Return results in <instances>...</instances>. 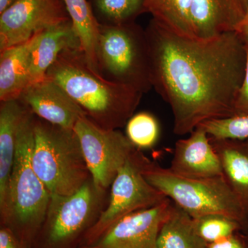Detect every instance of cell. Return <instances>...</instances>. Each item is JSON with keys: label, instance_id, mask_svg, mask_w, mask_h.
I'll list each match as a JSON object with an SVG mask.
<instances>
[{"label": "cell", "instance_id": "obj_1", "mask_svg": "<svg viewBox=\"0 0 248 248\" xmlns=\"http://www.w3.org/2000/svg\"><path fill=\"white\" fill-rule=\"evenodd\" d=\"M146 32L152 85L170 107L175 135L235 115L247 62L246 45L237 32L199 40L178 35L153 19Z\"/></svg>", "mask_w": 248, "mask_h": 248}, {"label": "cell", "instance_id": "obj_2", "mask_svg": "<svg viewBox=\"0 0 248 248\" xmlns=\"http://www.w3.org/2000/svg\"><path fill=\"white\" fill-rule=\"evenodd\" d=\"M46 76L65 90L91 122L107 130L125 126L143 96L133 88L93 71L80 48L60 54Z\"/></svg>", "mask_w": 248, "mask_h": 248}, {"label": "cell", "instance_id": "obj_3", "mask_svg": "<svg viewBox=\"0 0 248 248\" xmlns=\"http://www.w3.org/2000/svg\"><path fill=\"white\" fill-rule=\"evenodd\" d=\"M35 115L30 109L18 130L16 158L6 197L0 203L4 226L21 241L29 239L45 221L50 193L32 165Z\"/></svg>", "mask_w": 248, "mask_h": 248}, {"label": "cell", "instance_id": "obj_4", "mask_svg": "<svg viewBox=\"0 0 248 248\" xmlns=\"http://www.w3.org/2000/svg\"><path fill=\"white\" fill-rule=\"evenodd\" d=\"M32 165L50 195H72L91 179L74 130L35 115Z\"/></svg>", "mask_w": 248, "mask_h": 248}, {"label": "cell", "instance_id": "obj_5", "mask_svg": "<svg viewBox=\"0 0 248 248\" xmlns=\"http://www.w3.org/2000/svg\"><path fill=\"white\" fill-rule=\"evenodd\" d=\"M142 172L152 186L192 218L220 214L239 222L244 232L248 229L244 210L223 176L206 179L182 177L147 157Z\"/></svg>", "mask_w": 248, "mask_h": 248}, {"label": "cell", "instance_id": "obj_6", "mask_svg": "<svg viewBox=\"0 0 248 248\" xmlns=\"http://www.w3.org/2000/svg\"><path fill=\"white\" fill-rule=\"evenodd\" d=\"M96 57L101 76L140 93L153 88L151 60L146 30L135 22L100 24Z\"/></svg>", "mask_w": 248, "mask_h": 248}, {"label": "cell", "instance_id": "obj_7", "mask_svg": "<svg viewBox=\"0 0 248 248\" xmlns=\"http://www.w3.org/2000/svg\"><path fill=\"white\" fill-rule=\"evenodd\" d=\"M146 159L137 148L120 170L110 186L107 208L101 212L97 221L86 232V244L95 241L124 217L153 208L169 199L143 176L142 170Z\"/></svg>", "mask_w": 248, "mask_h": 248}, {"label": "cell", "instance_id": "obj_8", "mask_svg": "<svg viewBox=\"0 0 248 248\" xmlns=\"http://www.w3.org/2000/svg\"><path fill=\"white\" fill-rule=\"evenodd\" d=\"M73 130L79 139L93 184L105 193L136 147L120 130L101 128L86 116L78 120Z\"/></svg>", "mask_w": 248, "mask_h": 248}, {"label": "cell", "instance_id": "obj_9", "mask_svg": "<svg viewBox=\"0 0 248 248\" xmlns=\"http://www.w3.org/2000/svg\"><path fill=\"white\" fill-rule=\"evenodd\" d=\"M104 195L91 179L72 195H50L44 222L49 245L58 247L68 244L89 229L102 211Z\"/></svg>", "mask_w": 248, "mask_h": 248}, {"label": "cell", "instance_id": "obj_10", "mask_svg": "<svg viewBox=\"0 0 248 248\" xmlns=\"http://www.w3.org/2000/svg\"><path fill=\"white\" fill-rule=\"evenodd\" d=\"M68 20L62 0H17L0 14V52Z\"/></svg>", "mask_w": 248, "mask_h": 248}, {"label": "cell", "instance_id": "obj_11", "mask_svg": "<svg viewBox=\"0 0 248 248\" xmlns=\"http://www.w3.org/2000/svg\"><path fill=\"white\" fill-rule=\"evenodd\" d=\"M172 200L124 217L91 244L81 248H156L160 228Z\"/></svg>", "mask_w": 248, "mask_h": 248}, {"label": "cell", "instance_id": "obj_12", "mask_svg": "<svg viewBox=\"0 0 248 248\" xmlns=\"http://www.w3.org/2000/svg\"><path fill=\"white\" fill-rule=\"evenodd\" d=\"M19 99L36 117L62 128H74L86 116L66 91L47 76L29 84Z\"/></svg>", "mask_w": 248, "mask_h": 248}, {"label": "cell", "instance_id": "obj_13", "mask_svg": "<svg viewBox=\"0 0 248 248\" xmlns=\"http://www.w3.org/2000/svg\"><path fill=\"white\" fill-rule=\"evenodd\" d=\"M169 169L178 175L196 179L223 176L210 138L201 126L197 127L188 138L176 142Z\"/></svg>", "mask_w": 248, "mask_h": 248}, {"label": "cell", "instance_id": "obj_14", "mask_svg": "<svg viewBox=\"0 0 248 248\" xmlns=\"http://www.w3.org/2000/svg\"><path fill=\"white\" fill-rule=\"evenodd\" d=\"M245 15L239 0H192L190 18L194 37L209 40L236 32Z\"/></svg>", "mask_w": 248, "mask_h": 248}, {"label": "cell", "instance_id": "obj_15", "mask_svg": "<svg viewBox=\"0 0 248 248\" xmlns=\"http://www.w3.org/2000/svg\"><path fill=\"white\" fill-rule=\"evenodd\" d=\"M44 31V30H43ZM42 31L0 52V101L17 99L30 84L31 58Z\"/></svg>", "mask_w": 248, "mask_h": 248}, {"label": "cell", "instance_id": "obj_16", "mask_svg": "<svg viewBox=\"0 0 248 248\" xmlns=\"http://www.w3.org/2000/svg\"><path fill=\"white\" fill-rule=\"evenodd\" d=\"M76 48L81 46L71 20L42 31L31 55L30 84L45 78L60 54Z\"/></svg>", "mask_w": 248, "mask_h": 248}, {"label": "cell", "instance_id": "obj_17", "mask_svg": "<svg viewBox=\"0 0 248 248\" xmlns=\"http://www.w3.org/2000/svg\"><path fill=\"white\" fill-rule=\"evenodd\" d=\"M210 140L219 158L223 177L239 201L248 224V147L244 141Z\"/></svg>", "mask_w": 248, "mask_h": 248}, {"label": "cell", "instance_id": "obj_18", "mask_svg": "<svg viewBox=\"0 0 248 248\" xmlns=\"http://www.w3.org/2000/svg\"><path fill=\"white\" fill-rule=\"evenodd\" d=\"M29 108L20 99L0 105V203L6 197L17 148L19 125Z\"/></svg>", "mask_w": 248, "mask_h": 248}, {"label": "cell", "instance_id": "obj_19", "mask_svg": "<svg viewBox=\"0 0 248 248\" xmlns=\"http://www.w3.org/2000/svg\"><path fill=\"white\" fill-rule=\"evenodd\" d=\"M207 246L196 231L193 218L172 202L160 228L156 248H207Z\"/></svg>", "mask_w": 248, "mask_h": 248}, {"label": "cell", "instance_id": "obj_20", "mask_svg": "<svg viewBox=\"0 0 248 248\" xmlns=\"http://www.w3.org/2000/svg\"><path fill=\"white\" fill-rule=\"evenodd\" d=\"M79 38L81 50L88 64L99 73L96 47L100 23L93 14L88 0H62ZM100 74V73H99Z\"/></svg>", "mask_w": 248, "mask_h": 248}, {"label": "cell", "instance_id": "obj_21", "mask_svg": "<svg viewBox=\"0 0 248 248\" xmlns=\"http://www.w3.org/2000/svg\"><path fill=\"white\" fill-rule=\"evenodd\" d=\"M146 12L171 32L195 38L191 24L192 0H143Z\"/></svg>", "mask_w": 248, "mask_h": 248}, {"label": "cell", "instance_id": "obj_22", "mask_svg": "<svg viewBox=\"0 0 248 248\" xmlns=\"http://www.w3.org/2000/svg\"><path fill=\"white\" fill-rule=\"evenodd\" d=\"M126 136L138 149H150L156 144L160 133L159 122L148 112L135 114L125 125Z\"/></svg>", "mask_w": 248, "mask_h": 248}, {"label": "cell", "instance_id": "obj_23", "mask_svg": "<svg viewBox=\"0 0 248 248\" xmlns=\"http://www.w3.org/2000/svg\"><path fill=\"white\" fill-rule=\"evenodd\" d=\"M193 219L197 232L207 244L224 239L237 232H244L239 222L220 214L205 215Z\"/></svg>", "mask_w": 248, "mask_h": 248}, {"label": "cell", "instance_id": "obj_24", "mask_svg": "<svg viewBox=\"0 0 248 248\" xmlns=\"http://www.w3.org/2000/svg\"><path fill=\"white\" fill-rule=\"evenodd\" d=\"M94 4L107 24L134 22L139 15L146 12L143 0H94Z\"/></svg>", "mask_w": 248, "mask_h": 248}, {"label": "cell", "instance_id": "obj_25", "mask_svg": "<svg viewBox=\"0 0 248 248\" xmlns=\"http://www.w3.org/2000/svg\"><path fill=\"white\" fill-rule=\"evenodd\" d=\"M209 137L217 140H248V115H234L200 124Z\"/></svg>", "mask_w": 248, "mask_h": 248}, {"label": "cell", "instance_id": "obj_26", "mask_svg": "<svg viewBox=\"0 0 248 248\" xmlns=\"http://www.w3.org/2000/svg\"><path fill=\"white\" fill-rule=\"evenodd\" d=\"M246 50H247V62H246V73H245L244 81L235 102V115H248V45H246Z\"/></svg>", "mask_w": 248, "mask_h": 248}, {"label": "cell", "instance_id": "obj_27", "mask_svg": "<svg viewBox=\"0 0 248 248\" xmlns=\"http://www.w3.org/2000/svg\"><path fill=\"white\" fill-rule=\"evenodd\" d=\"M207 248H248V239L244 232L239 231L224 239L208 244Z\"/></svg>", "mask_w": 248, "mask_h": 248}, {"label": "cell", "instance_id": "obj_28", "mask_svg": "<svg viewBox=\"0 0 248 248\" xmlns=\"http://www.w3.org/2000/svg\"><path fill=\"white\" fill-rule=\"evenodd\" d=\"M0 248H19L14 232L6 226L0 231Z\"/></svg>", "mask_w": 248, "mask_h": 248}, {"label": "cell", "instance_id": "obj_29", "mask_svg": "<svg viewBox=\"0 0 248 248\" xmlns=\"http://www.w3.org/2000/svg\"><path fill=\"white\" fill-rule=\"evenodd\" d=\"M236 32L241 37L246 45H248V8L246 11L244 20Z\"/></svg>", "mask_w": 248, "mask_h": 248}, {"label": "cell", "instance_id": "obj_30", "mask_svg": "<svg viewBox=\"0 0 248 248\" xmlns=\"http://www.w3.org/2000/svg\"><path fill=\"white\" fill-rule=\"evenodd\" d=\"M17 0H0V14L14 4Z\"/></svg>", "mask_w": 248, "mask_h": 248}, {"label": "cell", "instance_id": "obj_31", "mask_svg": "<svg viewBox=\"0 0 248 248\" xmlns=\"http://www.w3.org/2000/svg\"><path fill=\"white\" fill-rule=\"evenodd\" d=\"M240 3L242 5L245 11H247L248 8V0H239Z\"/></svg>", "mask_w": 248, "mask_h": 248}, {"label": "cell", "instance_id": "obj_32", "mask_svg": "<svg viewBox=\"0 0 248 248\" xmlns=\"http://www.w3.org/2000/svg\"><path fill=\"white\" fill-rule=\"evenodd\" d=\"M245 234H246V236H247L248 239V228L247 230H246V231H244Z\"/></svg>", "mask_w": 248, "mask_h": 248}, {"label": "cell", "instance_id": "obj_33", "mask_svg": "<svg viewBox=\"0 0 248 248\" xmlns=\"http://www.w3.org/2000/svg\"><path fill=\"white\" fill-rule=\"evenodd\" d=\"M245 142V143H246V146L248 147V140H246V141H244Z\"/></svg>", "mask_w": 248, "mask_h": 248}]
</instances>
